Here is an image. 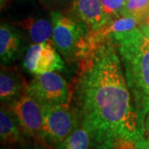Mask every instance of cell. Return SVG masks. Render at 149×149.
I'll use <instances>...</instances> for the list:
<instances>
[{
  "instance_id": "cell-1",
  "label": "cell",
  "mask_w": 149,
  "mask_h": 149,
  "mask_svg": "<svg viewBox=\"0 0 149 149\" xmlns=\"http://www.w3.org/2000/svg\"><path fill=\"white\" fill-rule=\"evenodd\" d=\"M120 61L113 40L80 61L77 110L95 149H113L123 140L136 143L143 138Z\"/></svg>"
},
{
  "instance_id": "cell-2",
  "label": "cell",
  "mask_w": 149,
  "mask_h": 149,
  "mask_svg": "<svg viewBox=\"0 0 149 149\" xmlns=\"http://www.w3.org/2000/svg\"><path fill=\"white\" fill-rule=\"evenodd\" d=\"M111 40L117 45L128 88L139 110L149 101V39L136 27Z\"/></svg>"
},
{
  "instance_id": "cell-3",
  "label": "cell",
  "mask_w": 149,
  "mask_h": 149,
  "mask_svg": "<svg viewBox=\"0 0 149 149\" xmlns=\"http://www.w3.org/2000/svg\"><path fill=\"white\" fill-rule=\"evenodd\" d=\"M51 17L53 26L52 41L55 47L65 60H76L81 42L91 32V28L74 13L70 15L52 11Z\"/></svg>"
},
{
  "instance_id": "cell-4",
  "label": "cell",
  "mask_w": 149,
  "mask_h": 149,
  "mask_svg": "<svg viewBox=\"0 0 149 149\" xmlns=\"http://www.w3.org/2000/svg\"><path fill=\"white\" fill-rule=\"evenodd\" d=\"M42 108V141L46 149H56L80 125V115L70 103Z\"/></svg>"
},
{
  "instance_id": "cell-5",
  "label": "cell",
  "mask_w": 149,
  "mask_h": 149,
  "mask_svg": "<svg viewBox=\"0 0 149 149\" xmlns=\"http://www.w3.org/2000/svg\"><path fill=\"white\" fill-rule=\"evenodd\" d=\"M25 91L42 106L70 103L71 95L65 80L54 71L35 74Z\"/></svg>"
},
{
  "instance_id": "cell-6",
  "label": "cell",
  "mask_w": 149,
  "mask_h": 149,
  "mask_svg": "<svg viewBox=\"0 0 149 149\" xmlns=\"http://www.w3.org/2000/svg\"><path fill=\"white\" fill-rule=\"evenodd\" d=\"M8 107L16 115L23 135L44 147L42 141V106L25 91L18 99L9 103Z\"/></svg>"
},
{
  "instance_id": "cell-7",
  "label": "cell",
  "mask_w": 149,
  "mask_h": 149,
  "mask_svg": "<svg viewBox=\"0 0 149 149\" xmlns=\"http://www.w3.org/2000/svg\"><path fill=\"white\" fill-rule=\"evenodd\" d=\"M23 66L28 72L35 74L65 70L64 61L51 40L30 46L25 54Z\"/></svg>"
},
{
  "instance_id": "cell-8",
  "label": "cell",
  "mask_w": 149,
  "mask_h": 149,
  "mask_svg": "<svg viewBox=\"0 0 149 149\" xmlns=\"http://www.w3.org/2000/svg\"><path fill=\"white\" fill-rule=\"evenodd\" d=\"M72 10L93 32L100 31L111 20L104 13L100 0H74Z\"/></svg>"
},
{
  "instance_id": "cell-9",
  "label": "cell",
  "mask_w": 149,
  "mask_h": 149,
  "mask_svg": "<svg viewBox=\"0 0 149 149\" xmlns=\"http://www.w3.org/2000/svg\"><path fill=\"white\" fill-rule=\"evenodd\" d=\"M23 47L20 32L7 23L0 27V58L2 64L8 65L19 57Z\"/></svg>"
},
{
  "instance_id": "cell-10",
  "label": "cell",
  "mask_w": 149,
  "mask_h": 149,
  "mask_svg": "<svg viewBox=\"0 0 149 149\" xmlns=\"http://www.w3.org/2000/svg\"><path fill=\"white\" fill-rule=\"evenodd\" d=\"M1 143L8 148H18L24 143L23 133L14 113L9 107H1L0 111Z\"/></svg>"
},
{
  "instance_id": "cell-11",
  "label": "cell",
  "mask_w": 149,
  "mask_h": 149,
  "mask_svg": "<svg viewBox=\"0 0 149 149\" xmlns=\"http://www.w3.org/2000/svg\"><path fill=\"white\" fill-rule=\"evenodd\" d=\"M27 85L25 78L16 70L2 65L0 74V98L2 101L9 104L18 99L25 92Z\"/></svg>"
},
{
  "instance_id": "cell-12",
  "label": "cell",
  "mask_w": 149,
  "mask_h": 149,
  "mask_svg": "<svg viewBox=\"0 0 149 149\" xmlns=\"http://www.w3.org/2000/svg\"><path fill=\"white\" fill-rule=\"evenodd\" d=\"M17 27L26 31L32 42L42 43L47 42L52 37V22L42 17H28L17 22Z\"/></svg>"
},
{
  "instance_id": "cell-13",
  "label": "cell",
  "mask_w": 149,
  "mask_h": 149,
  "mask_svg": "<svg viewBox=\"0 0 149 149\" xmlns=\"http://www.w3.org/2000/svg\"><path fill=\"white\" fill-rule=\"evenodd\" d=\"M92 139L90 132L83 124L74 129L56 149H91Z\"/></svg>"
},
{
  "instance_id": "cell-14",
  "label": "cell",
  "mask_w": 149,
  "mask_h": 149,
  "mask_svg": "<svg viewBox=\"0 0 149 149\" xmlns=\"http://www.w3.org/2000/svg\"><path fill=\"white\" fill-rule=\"evenodd\" d=\"M149 13V0H127L119 16L134 17L139 21Z\"/></svg>"
},
{
  "instance_id": "cell-15",
  "label": "cell",
  "mask_w": 149,
  "mask_h": 149,
  "mask_svg": "<svg viewBox=\"0 0 149 149\" xmlns=\"http://www.w3.org/2000/svg\"><path fill=\"white\" fill-rule=\"evenodd\" d=\"M104 13L109 17H119L124 3L118 0H100Z\"/></svg>"
},
{
  "instance_id": "cell-16",
  "label": "cell",
  "mask_w": 149,
  "mask_h": 149,
  "mask_svg": "<svg viewBox=\"0 0 149 149\" xmlns=\"http://www.w3.org/2000/svg\"><path fill=\"white\" fill-rule=\"evenodd\" d=\"M141 130L143 137L149 136V101L138 110Z\"/></svg>"
},
{
  "instance_id": "cell-17",
  "label": "cell",
  "mask_w": 149,
  "mask_h": 149,
  "mask_svg": "<svg viewBox=\"0 0 149 149\" xmlns=\"http://www.w3.org/2000/svg\"><path fill=\"white\" fill-rule=\"evenodd\" d=\"M42 4L50 8L54 11H59L60 9H64L73 4L74 0H39Z\"/></svg>"
},
{
  "instance_id": "cell-18",
  "label": "cell",
  "mask_w": 149,
  "mask_h": 149,
  "mask_svg": "<svg viewBox=\"0 0 149 149\" xmlns=\"http://www.w3.org/2000/svg\"><path fill=\"white\" fill-rule=\"evenodd\" d=\"M139 27L143 32L144 36L149 39V13L139 21Z\"/></svg>"
},
{
  "instance_id": "cell-19",
  "label": "cell",
  "mask_w": 149,
  "mask_h": 149,
  "mask_svg": "<svg viewBox=\"0 0 149 149\" xmlns=\"http://www.w3.org/2000/svg\"><path fill=\"white\" fill-rule=\"evenodd\" d=\"M113 149H137L135 143L132 141L123 140L116 144V146Z\"/></svg>"
},
{
  "instance_id": "cell-20",
  "label": "cell",
  "mask_w": 149,
  "mask_h": 149,
  "mask_svg": "<svg viewBox=\"0 0 149 149\" xmlns=\"http://www.w3.org/2000/svg\"><path fill=\"white\" fill-rule=\"evenodd\" d=\"M134 143L137 149H149V136L142 138Z\"/></svg>"
},
{
  "instance_id": "cell-21",
  "label": "cell",
  "mask_w": 149,
  "mask_h": 149,
  "mask_svg": "<svg viewBox=\"0 0 149 149\" xmlns=\"http://www.w3.org/2000/svg\"><path fill=\"white\" fill-rule=\"evenodd\" d=\"M17 149H46L42 144L37 143L33 142V143L30 144H22L20 147L17 148Z\"/></svg>"
}]
</instances>
